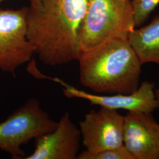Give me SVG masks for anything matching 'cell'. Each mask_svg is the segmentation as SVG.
<instances>
[{"label": "cell", "mask_w": 159, "mask_h": 159, "mask_svg": "<svg viewBox=\"0 0 159 159\" xmlns=\"http://www.w3.org/2000/svg\"><path fill=\"white\" fill-rule=\"evenodd\" d=\"M33 152L24 159H75L79 154L81 137L79 128L66 112L56 128L38 137Z\"/></svg>", "instance_id": "8"}, {"label": "cell", "mask_w": 159, "mask_h": 159, "mask_svg": "<svg viewBox=\"0 0 159 159\" xmlns=\"http://www.w3.org/2000/svg\"><path fill=\"white\" fill-rule=\"evenodd\" d=\"M130 0H87L79 31L80 50L111 37L127 39L135 29Z\"/></svg>", "instance_id": "3"}, {"label": "cell", "mask_w": 159, "mask_h": 159, "mask_svg": "<svg viewBox=\"0 0 159 159\" xmlns=\"http://www.w3.org/2000/svg\"><path fill=\"white\" fill-rule=\"evenodd\" d=\"M127 40L142 65H159V14L147 25L131 31Z\"/></svg>", "instance_id": "10"}, {"label": "cell", "mask_w": 159, "mask_h": 159, "mask_svg": "<svg viewBox=\"0 0 159 159\" xmlns=\"http://www.w3.org/2000/svg\"><path fill=\"white\" fill-rule=\"evenodd\" d=\"M155 92V95H156V97L157 98V100H158L159 102V88L158 89H156L154 90Z\"/></svg>", "instance_id": "14"}, {"label": "cell", "mask_w": 159, "mask_h": 159, "mask_svg": "<svg viewBox=\"0 0 159 159\" xmlns=\"http://www.w3.org/2000/svg\"><path fill=\"white\" fill-rule=\"evenodd\" d=\"M30 2V7L37 10L42 9V1L41 0H29Z\"/></svg>", "instance_id": "13"}, {"label": "cell", "mask_w": 159, "mask_h": 159, "mask_svg": "<svg viewBox=\"0 0 159 159\" xmlns=\"http://www.w3.org/2000/svg\"><path fill=\"white\" fill-rule=\"evenodd\" d=\"M57 125L38 100L30 98L0 123V149L12 159H24L23 146L53 130Z\"/></svg>", "instance_id": "4"}, {"label": "cell", "mask_w": 159, "mask_h": 159, "mask_svg": "<svg viewBox=\"0 0 159 159\" xmlns=\"http://www.w3.org/2000/svg\"><path fill=\"white\" fill-rule=\"evenodd\" d=\"M125 121L117 110L102 107L86 114L79 127L85 151L94 153L123 146Z\"/></svg>", "instance_id": "6"}, {"label": "cell", "mask_w": 159, "mask_h": 159, "mask_svg": "<svg viewBox=\"0 0 159 159\" xmlns=\"http://www.w3.org/2000/svg\"><path fill=\"white\" fill-rule=\"evenodd\" d=\"M131 4L135 27H140L159 5V0H133Z\"/></svg>", "instance_id": "11"}, {"label": "cell", "mask_w": 159, "mask_h": 159, "mask_svg": "<svg viewBox=\"0 0 159 159\" xmlns=\"http://www.w3.org/2000/svg\"><path fill=\"white\" fill-rule=\"evenodd\" d=\"M5 1V0H0V2H2V1Z\"/></svg>", "instance_id": "15"}, {"label": "cell", "mask_w": 159, "mask_h": 159, "mask_svg": "<svg viewBox=\"0 0 159 159\" xmlns=\"http://www.w3.org/2000/svg\"><path fill=\"white\" fill-rule=\"evenodd\" d=\"M42 9L29 7L27 36L34 54L47 66L77 61L80 51V28L87 0H41Z\"/></svg>", "instance_id": "1"}, {"label": "cell", "mask_w": 159, "mask_h": 159, "mask_svg": "<svg viewBox=\"0 0 159 159\" xmlns=\"http://www.w3.org/2000/svg\"><path fill=\"white\" fill-rule=\"evenodd\" d=\"M46 79L51 80L63 87L64 96L68 98L84 99L91 104L112 110H125L129 112H138L151 114L159 107L154 84L144 81L135 91L130 94H116L113 96H99L80 90L58 77L45 76Z\"/></svg>", "instance_id": "7"}, {"label": "cell", "mask_w": 159, "mask_h": 159, "mask_svg": "<svg viewBox=\"0 0 159 159\" xmlns=\"http://www.w3.org/2000/svg\"><path fill=\"white\" fill-rule=\"evenodd\" d=\"M80 83L98 93L130 94L139 86L142 64L127 39L111 37L81 50Z\"/></svg>", "instance_id": "2"}, {"label": "cell", "mask_w": 159, "mask_h": 159, "mask_svg": "<svg viewBox=\"0 0 159 159\" xmlns=\"http://www.w3.org/2000/svg\"><path fill=\"white\" fill-rule=\"evenodd\" d=\"M29 7L0 9V70L15 74L34 54L27 36Z\"/></svg>", "instance_id": "5"}, {"label": "cell", "mask_w": 159, "mask_h": 159, "mask_svg": "<svg viewBox=\"0 0 159 159\" xmlns=\"http://www.w3.org/2000/svg\"><path fill=\"white\" fill-rule=\"evenodd\" d=\"M77 159H134V157L123 145L94 153L84 151L79 153Z\"/></svg>", "instance_id": "12"}, {"label": "cell", "mask_w": 159, "mask_h": 159, "mask_svg": "<svg viewBox=\"0 0 159 159\" xmlns=\"http://www.w3.org/2000/svg\"><path fill=\"white\" fill-rule=\"evenodd\" d=\"M124 146L134 159H159V124L151 114L129 112L125 116Z\"/></svg>", "instance_id": "9"}]
</instances>
